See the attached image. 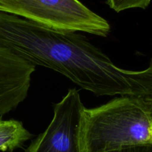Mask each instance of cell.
Listing matches in <instances>:
<instances>
[{
  "label": "cell",
  "instance_id": "obj_1",
  "mask_svg": "<svg viewBox=\"0 0 152 152\" xmlns=\"http://www.w3.org/2000/svg\"><path fill=\"white\" fill-rule=\"evenodd\" d=\"M0 43L96 96L152 98V59L142 71L123 69L79 32L50 29L0 12Z\"/></svg>",
  "mask_w": 152,
  "mask_h": 152
},
{
  "label": "cell",
  "instance_id": "obj_2",
  "mask_svg": "<svg viewBox=\"0 0 152 152\" xmlns=\"http://www.w3.org/2000/svg\"><path fill=\"white\" fill-rule=\"evenodd\" d=\"M152 143V98L120 96L83 109L80 131L82 152H109Z\"/></svg>",
  "mask_w": 152,
  "mask_h": 152
},
{
  "label": "cell",
  "instance_id": "obj_3",
  "mask_svg": "<svg viewBox=\"0 0 152 152\" xmlns=\"http://www.w3.org/2000/svg\"><path fill=\"white\" fill-rule=\"evenodd\" d=\"M0 12L57 31L107 37L108 21L79 0H0Z\"/></svg>",
  "mask_w": 152,
  "mask_h": 152
},
{
  "label": "cell",
  "instance_id": "obj_4",
  "mask_svg": "<svg viewBox=\"0 0 152 152\" xmlns=\"http://www.w3.org/2000/svg\"><path fill=\"white\" fill-rule=\"evenodd\" d=\"M84 108L78 91L69 89L55 105L50 124L25 152H82L80 131Z\"/></svg>",
  "mask_w": 152,
  "mask_h": 152
},
{
  "label": "cell",
  "instance_id": "obj_5",
  "mask_svg": "<svg viewBox=\"0 0 152 152\" xmlns=\"http://www.w3.org/2000/svg\"><path fill=\"white\" fill-rule=\"evenodd\" d=\"M36 66L0 43V117L27 98Z\"/></svg>",
  "mask_w": 152,
  "mask_h": 152
},
{
  "label": "cell",
  "instance_id": "obj_6",
  "mask_svg": "<svg viewBox=\"0 0 152 152\" xmlns=\"http://www.w3.org/2000/svg\"><path fill=\"white\" fill-rule=\"evenodd\" d=\"M32 137L20 121L0 118V151H12L20 148Z\"/></svg>",
  "mask_w": 152,
  "mask_h": 152
},
{
  "label": "cell",
  "instance_id": "obj_7",
  "mask_svg": "<svg viewBox=\"0 0 152 152\" xmlns=\"http://www.w3.org/2000/svg\"><path fill=\"white\" fill-rule=\"evenodd\" d=\"M152 0H106V4L117 13L132 8L145 9Z\"/></svg>",
  "mask_w": 152,
  "mask_h": 152
},
{
  "label": "cell",
  "instance_id": "obj_8",
  "mask_svg": "<svg viewBox=\"0 0 152 152\" xmlns=\"http://www.w3.org/2000/svg\"><path fill=\"white\" fill-rule=\"evenodd\" d=\"M109 152H152V143L126 147L121 149Z\"/></svg>",
  "mask_w": 152,
  "mask_h": 152
}]
</instances>
